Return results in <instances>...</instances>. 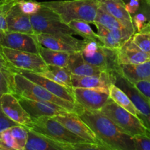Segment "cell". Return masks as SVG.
<instances>
[{
  "label": "cell",
  "mask_w": 150,
  "mask_h": 150,
  "mask_svg": "<svg viewBox=\"0 0 150 150\" xmlns=\"http://www.w3.org/2000/svg\"><path fill=\"white\" fill-rule=\"evenodd\" d=\"M76 114L94 132L100 143L111 150H136L134 139L100 111H89L78 104Z\"/></svg>",
  "instance_id": "cell-1"
},
{
  "label": "cell",
  "mask_w": 150,
  "mask_h": 150,
  "mask_svg": "<svg viewBox=\"0 0 150 150\" xmlns=\"http://www.w3.org/2000/svg\"><path fill=\"white\" fill-rule=\"evenodd\" d=\"M40 3L55 12L66 24L73 20L94 23L99 7V0H59Z\"/></svg>",
  "instance_id": "cell-2"
},
{
  "label": "cell",
  "mask_w": 150,
  "mask_h": 150,
  "mask_svg": "<svg viewBox=\"0 0 150 150\" xmlns=\"http://www.w3.org/2000/svg\"><path fill=\"white\" fill-rule=\"evenodd\" d=\"M12 94L24 97L35 100L49 102L65 108L70 112L76 113L78 108L77 103L69 102L58 98L42 86L31 81L18 73L10 74Z\"/></svg>",
  "instance_id": "cell-3"
},
{
  "label": "cell",
  "mask_w": 150,
  "mask_h": 150,
  "mask_svg": "<svg viewBox=\"0 0 150 150\" xmlns=\"http://www.w3.org/2000/svg\"><path fill=\"white\" fill-rule=\"evenodd\" d=\"M100 111L111 119L123 131L133 137L147 134L148 130L139 117L117 105L111 98Z\"/></svg>",
  "instance_id": "cell-4"
},
{
  "label": "cell",
  "mask_w": 150,
  "mask_h": 150,
  "mask_svg": "<svg viewBox=\"0 0 150 150\" xmlns=\"http://www.w3.org/2000/svg\"><path fill=\"white\" fill-rule=\"evenodd\" d=\"M30 21L34 35H75L55 12L43 5L38 13L30 16Z\"/></svg>",
  "instance_id": "cell-5"
},
{
  "label": "cell",
  "mask_w": 150,
  "mask_h": 150,
  "mask_svg": "<svg viewBox=\"0 0 150 150\" xmlns=\"http://www.w3.org/2000/svg\"><path fill=\"white\" fill-rule=\"evenodd\" d=\"M29 130L50 138L62 143L74 144L84 142L81 138L67 130L53 117H42L32 120V125Z\"/></svg>",
  "instance_id": "cell-6"
},
{
  "label": "cell",
  "mask_w": 150,
  "mask_h": 150,
  "mask_svg": "<svg viewBox=\"0 0 150 150\" xmlns=\"http://www.w3.org/2000/svg\"><path fill=\"white\" fill-rule=\"evenodd\" d=\"M2 55L6 61L15 69L40 73L47 68V64L39 54L2 47Z\"/></svg>",
  "instance_id": "cell-7"
},
{
  "label": "cell",
  "mask_w": 150,
  "mask_h": 150,
  "mask_svg": "<svg viewBox=\"0 0 150 150\" xmlns=\"http://www.w3.org/2000/svg\"><path fill=\"white\" fill-rule=\"evenodd\" d=\"M40 45L49 49L69 54L81 51L86 45L84 40H81L71 35H35Z\"/></svg>",
  "instance_id": "cell-8"
},
{
  "label": "cell",
  "mask_w": 150,
  "mask_h": 150,
  "mask_svg": "<svg viewBox=\"0 0 150 150\" xmlns=\"http://www.w3.org/2000/svg\"><path fill=\"white\" fill-rule=\"evenodd\" d=\"M114 84L127 94L139 113V118L142 120L146 129L150 130V103L149 100L139 92L131 83L120 74L116 76Z\"/></svg>",
  "instance_id": "cell-9"
},
{
  "label": "cell",
  "mask_w": 150,
  "mask_h": 150,
  "mask_svg": "<svg viewBox=\"0 0 150 150\" xmlns=\"http://www.w3.org/2000/svg\"><path fill=\"white\" fill-rule=\"evenodd\" d=\"M12 73H19V74L22 75V76H24L27 79L30 80L31 81L42 86L46 90L51 92L53 95H56L58 98L64 100L76 103H75L74 95H73V89L72 88H69L67 87V86H62L61 84H59V83L44 77L42 75L39 74V73H34V72L18 70V69L14 68L13 71H12Z\"/></svg>",
  "instance_id": "cell-10"
},
{
  "label": "cell",
  "mask_w": 150,
  "mask_h": 150,
  "mask_svg": "<svg viewBox=\"0 0 150 150\" xmlns=\"http://www.w3.org/2000/svg\"><path fill=\"white\" fill-rule=\"evenodd\" d=\"M15 96L18 98L21 106L29 114L32 120L39 117H54L65 112H70L65 108L51 103L35 100L19 95Z\"/></svg>",
  "instance_id": "cell-11"
},
{
  "label": "cell",
  "mask_w": 150,
  "mask_h": 150,
  "mask_svg": "<svg viewBox=\"0 0 150 150\" xmlns=\"http://www.w3.org/2000/svg\"><path fill=\"white\" fill-rule=\"evenodd\" d=\"M0 108L2 112L12 121L27 129L31 127L32 125V119L13 94H4L0 98Z\"/></svg>",
  "instance_id": "cell-12"
},
{
  "label": "cell",
  "mask_w": 150,
  "mask_h": 150,
  "mask_svg": "<svg viewBox=\"0 0 150 150\" xmlns=\"http://www.w3.org/2000/svg\"><path fill=\"white\" fill-rule=\"evenodd\" d=\"M53 117L71 133L81 138L85 142L99 143L94 132L76 113L65 112Z\"/></svg>",
  "instance_id": "cell-13"
},
{
  "label": "cell",
  "mask_w": 150,
  "mask_h": 150,
  "mask_svg": "<svg viewBox=\"0 0 150 150\" xmlns=\"http://www.w3.org/2000/svg\"><path fill=\"white\" fill-rule=\"evenodd\" d=\"M75 103L89 111H100L109 100L108 92L93 89L73 88Z\"/></svg>",
  "instance_id": "cell-14"
},
{
  "label": "cell",
  "mask_w": 150,
  "mask_h": 150,
  "mask_svg": "<svg viewBox=\"0 0 150 150\" xmlns=\"http://www.w3.org/2000/svg\"><path fill=\"white\" fill-rule=\"evenodd\" d=\"M83 57L89 64L100 67L104 71L114 74L119 73L120 64L117 58V49H111L99 45L92 54L83 56Z\"/></svg>",
  "instance_id": "cell-15"
},
{
  "label": "cell",
  "mask_w": 150,
  "mask_h": 150,
  "mask_svg": "<svg viewBox=\"0 0 150 150\" xmlns=\"http://www.w3.org/2000/svg\"><path fill=\"white\" fill-rule=\"evenodd\" d=\"M119 73H111L103 71L100 76H76L71 75L73 88L93 89L104 92H108L111 84L114 83L116 76Z\"/></svg>",
  "instance_id": "cell-16"
},
{
  "label": "cell",
  "mask_w": 150,
  "mask_h": 150,
  "mask_svg": "<svg viewBox=\"0 0 150 150\" xmlns=\"http://www.w3.org/2000/svg\"><path fill=\"white\" fill-rule=\"evenodd\" d=\"M1 45L11 49L39 54L40 44L35 35L6 32L1 41Z\"/></svg>",
  "instance_id": "cell-17"
},
{
  "label": "cell",
  "mask_w": 150,
  "mask_h": 150,
  "mask_svg": "<svg viewBox=\"0 0 150 150\" xmlns=\"http://www.w3.org/2000/svg\"><path fill=\"white\" fill-rule=\"evenodd\" d=\"M6 22L7 32L34 35L30 16L22 13L18 5V2L9 10L6 16Z\"/></svg>",
  "instance_id": "cell-18"
},
{
  "label": "cell",
  "mask_w": 150,
  "mask_h": 150,
  "mask_svg": "<svg viewBox=\"0 0 150 150\" xmlns=\"http://www.w3.org/2000/svg\"><path fill=\"white\" fill-rule=\"evenodd\" d=\"M98 29L100 41L104 47L111 49H118L125 42L128 40L133 34L127 29L120 30H108L98 23H94Z\"/></svg>",
  "instance_id": "cell-19"
},
{
  "label": "cell",
  "mask_w": 150,
  "mask_h": 150,
  "mask_svg": "<svg viewBox=\"0 0 150 150\" xmlns=\"http://www.w3.org/2000/svg\"><path fill=\"white\" fill-rule=\"evenodd\" d=\"M28 130V138L24 150H72L71 144L62 143Z\"/></svg>",
  "instance_id": "cell-20"
},
{
  "label": "cell",
  "mask_w": 150,
  "mask_h": 150,
  "mask_svg": "<svg viewBox=\"0 0 150 150\" xmlns=\"http://www.w3.org/2000/svg\"><path fill=\"white\" fill-rule=\"evenodd\" d=\"M99 5L117 19L133 35L135 34L136 31L132 17L126 10L125 4L123 0H99Z\"/></svg>",
  "instance_id": "cell-21"
},
{
  "label": "cell",
  "mask_w": 150,
  "mask_h": 150,
  "mask_svg": "<svg viewBox=\"0 0 150 150\" xmlns=\"http://www.w3.org/2000/svg\"><path fill=\"white\" fill-rule=\"evenodd\" d=\"M119 64H141L150 60V55L141 50L130 38L117 49Z\"/></svg>",
  "instance_id": "cell-22"
},
{
  "label": "cell",
  "mask_w": 150,
  "mask_h": 150,
  "mask_svg": "<svg viewBox=\"0 0 150 150\" xmlns=\"http://www.w3.org/2000/svg\"><path fill=\"white\" fill-rule=\"evenodd\" d=\"M119 74L131 83L141 81H150V60L141 64H120Z\"/></svg>",
  "instance_id": "cell-23"
},
{
  "label": "cell",
  "mask_w": 150,
  "mask_h": 150,
  "mask_svg": "<svg viewBox=\"0 0 150 150\" xmlns=\"http://www.w3.org/2000/svg\"><path fill=\"white\" fill-rule=\"evenodd\" d=\"M67 68L72 75L76 76H100L104 71L100 67L92 65L85 61L81 51L70 54Z\"/></svg>",
  "instance_id": "cell-24"
},
{
  "label": "cell",
  "mask_w": 150,
  "mask_h": 150,
  "mask_svg": "<svg viewBox=\"0 0 150 150\" xmlns=\"http://www.w3.org/2000/svg\"><path fill=\"white\" fill-rule=\"evenodd\" d=\"M39 54L47 65L67 67L70 54L63 51H54L40 45Z\"/></svg>",
  "instance_id": "cell-25"
},
{
  "label": "cell",
  "mask_w": 150,
  "mask_h": 150,
  "mask_svg": "<svg viewBox=\"0 0 150 150\" xmlns=\"http://www.w3.org/2000/svg\"><path fill=\"white\" fill-rule=\"evenodd\" d=\"M108 95H109V98L115 103H117L124 109L127 110L130 114L139 117V113L132 101L130 100V98L122 89L118 87L117 85L114 83L111 84V86L108 88Z\"/></svg>",
  "instance_id": "cell-26"
},
{
  "label": "cell",
  "mask_w": 150,
  "mask_h": 150,
  "mask_svg": "<svg viewBox=\"0 0 150 150\" xmlns=\"http://www.w3.org/2000/svg\"><path fill=\"white\" fill-rule=\"evenodd\" d=\"M67 25L74 32L75 35H80L83 38L85 42L93 41L103 45L97 33L92 30L87 22L81 20H73L67 23Z\"/></svg>",
  "instance_id": "cell-27"
},
{
  "label": "cell",
  "mask_w": 150,
  "mask_h": 150,
  "mask_svg": "<svg viewBox=\"0 0 150 150\" xmlns=\"http://www.w3.org/2000/svg\"><path fill=\"white\" fill-rule=\"evenodd\" d=\"M94 23H98L108 30H120L126 29L117 19L107 13L99 5L96 18Z\"/></svg>",
  "instance_id": "cell-28"
},
{
  "label": "cell",
  "mask_w": 150,
  "mask_h": 150,
  "mask_svg": "<svg viewBox=\"0 0 150 150\" xmlns=\"http://www.w3.org/2000/svg\"><path fill=\"white\" fill-rule=\"evenodd\" d=\"M131 17L136 32H140L147 26L149 22L150 6L146 4V1L144 0L137 13H135Z\"/></svg>",
  "instance_id": "cell-29"
},
{
  "label": "cell",
  "mask_w": 150,
  "mask_h": 150,
  "mask_svg": "<svg viewBox=\"0 0 150 150\" xmlns=\"http://www.w3.org/2000/svg\"><path fill=\"white\" fill-rule=\"evenodd\" d=\"M131 38L141 50L150 55V32L148 25L142 31L133 34Z\"/></svg>",
  "instance_id": "cell-30"
},
{
  "label": "cell",
  "mask_w": 150,
  "mask_h": 150,
  "mask_svg": "<svg viewBox=\"0 0 150 150\" xmlns=\"http://www.w3.org/2000/svg\"><path fill=\"white\" fill-rule=\"evenodd\" d=\"M11 134L20 150H24L28 138V130L21 125H16L10 128Z\"/></svg>",
  "instance_id": "cell-31"
},
{
  "label": "cell",
  "mask_w": 150,
  "mask_h": 150,
  "mask_svg": "<svg viewBox=\"0 0 150 150\" xmlns=\"http://www.w3.org/2000/svg\"><path fill=\"white\" fill-rule=\"evenodd\" d=\"M47 69L51 73H54L59 79L62 81L64 84L70 88L72 87L71 83V73L67 67H59V66L47 65Z\"/></svg>",
  "instance_id": "cell-32"
},
{
  "label": "cell",
  "mask_w": 150,
  "mask_h": 150,
  "mask_svg": "<svg viewBox=\"0 0 150 150\" xmlns=\"http://www.w3.org/2000/svg\"><path fill=\"white\" fill-rule=\"evenodd\" d=\"M18 0H0V31H7L6 16L9 10L18 2Z\"/></svg>",
  "instance_id": "cell-33"
},
{
  "label": "cell",
  "mask_w": 150,
  "mask_h": 150,
  "mask_svg": "<svg viewBox=\"0 0 150 150\" xmlns=\"http://www.w3.org/2000/svg\"><path fill=\"white\" fill-rule=\"evenodd\" d=\"M18 5L22 13L29 16L38 13L42 7L41 3L35 0H18Z\"/></svg>",
  "instance_id": "cell-34"
},
{
  "label": "cell",
  "mask_w": 150,
  "mask_h": 150,
  "mask_svg": "<svg viewBox=\"0 0 150 150\" xmlns=\"http://www.w3.org/2000/svg\"><path fill=\"white\" fill-rule=\"evenodd\" d=\"M72 150H111L101 143L95 142H81L71 144Z\"/></svg>",
  "instance_id": "cell-35"
},
{
  "label": "cell",
  "mask_w": 150,
  "mask_h": 150,
  "mask_svg": "<svg viewBox=\"0 0 150 150\" xmlns=\"http://www.w3.org/2000/svg\"><path fill=\"white\" fill-rule=\"evenodd\" d=\"M10 72L0 71V98L7 93H12Z\"/></svg>",
  "instance_id": "cell-36"
},
{
  "label": "cell",
  "mask_w": 150,
  "mask_h": 150,
  "mask_svg": "<svg viewBox=\"0 0 150 150\" xmlns=\"http://www.w3.org/2000/svg\"><path fill=\"white\" fill-rule=\"evenodd\" d=\"M136 150H150V135H139L133 137Z\"/></svg>",
  "instance_id": "cell-37"
},
{
  "label": "cell",
  "mask_w": 150,
  "mask_h": 150,
  "mask_svg": "<svg viewBox=\"0 0 150 150\" xmlns=\"http://www.w3.org/2000/svg\"><path fill=\"white\" fill-rule=\"evenodd\" d=\"M139 92H140L145 98L150 100V81H141L132 83Z\"/></svg>",
  "instance_id": "cell-38"
},
{
  "label": "cell",
  "mask_w": 150,
  "mask_h": 150,
  "mask_svg": "<svg viewBox=\"0 0 150 150\" xmlns=\"http://www.w3.org/2000/svg\"><path fill=\"white\" fill-rule=\"evenodd\" d=\"M16 125H18L17 123H16L15 122L12 121L10 119H9L2 112L1 108H0V133Z\"/></svg>",
  "instance_id": "cell-39"
},
{
  "label": "cell",
  "mask_w": 150,
  "mask_h": 150,
  "mask_svg": "<svg viewBox=\"0 0 150 150\" xmlns=\"http://www.w3.org/2000/svg\"><path fill=\"white\" fill-rule=\"evenodd\" d=\"M143 1L144 0H129L127 3H125L126 10L130 16H133L139 10Z\"/></svg>",
  "instance_id": "cell-40"
},
{
  "label": "cell",
  "mask_w": 150,
  "mask_h": 150,
  "mask_svg": "<svg viewBox=\"0 0 150 150\" xmlns=\"http://www.w3.org/2000/svg\"><path fill=\"white\" fill-rule=\"evenodd\" d=\"M13 69L14 68L6 61L5 59L1 57V56H0V71H6L12 73Z\"/></svg>",
  "instance_id": "cell-41"
},
{
  "label": "cell",
  "mask_w": 150,
  "mask_h": 150,
  "mask_svg": "<svg viewBox=\"0 0 150 150\" xmlns=\"http://www.w3.org/2000/svg\"><path fill=\"white\" fill-rule=\"evenodd\" d=\"M4 32L0 31V56L3 57L2 55V45H1V41H2L3 37H4Z\"/></svg>",
  "instance_id": "cell-42"
},
{
  "label": "cell",
  "mask_w": 150,
  "mask_h": 150,
  "mask_svg": "<svg viewBox=\"0 0 150 150\" xmlns=\"http://www.w3.org/2000/svg\"><path fill=\"white\" fill-rule=\"evenodd\" d=\"M145 1H146V3L147 4H149V5L150 6V0H144Z\"/></svg>",
  "instance_id": "cell-43"
},
{
  "label": "cell",
  "mask_w": 150,
  "mask_h": 150,
  "mask_svg": "<svg viewBox=\"0 0 150 150\" xmlns=\"http://www.w3.org/2000/svg\"><path fill=\"white\" fill-rule=\"evenodd\" d=\"M148 27H149V32H150V20H149V23H148Z\"/></svg>",
  "instance_id": "cell-44"
},
{
  "label": "cell",
  "mask_w": 150,
  "mask_h": 150,
  "mask_svg": "<svg viewBox=\"0 0 150 150\" xmlns=\"http://www.w3.org/2000/svg\"><path fill=\"white\" fill-rule=\"evenodd\" d=\"M128 1H129V0H123V1L125 2V3H127Z\"/></svg>",
  "instance_id": "cell-45"
},
{
  "label": "cell",
  "mask_w": 150,
  "mask_h": 150,
  "mask_svg": "<svg viewBox=\"0 0 150 150\" xmlns=\"http://www.w3.org/2000/svg\"><path fill=\"white\" fill-rule=\"evenodd\" d=\"M147 133H148V134H149V135H150V130H148Z\"/></svg>",
  "instance_id": "cell-46"
},
{
  "label": "cell",
  "mask_w": 150,
  "mask_h": 150,
  "mask_svg": "<svg viewBox=\"0 0 150 150\" xmlns=\"http://www.w3.org/2000/svg\"><path fill=\"white\" fill-rule=\"evenodd\" d=\"M149 103H150V100H149Z\"/></svg>",
  "instance_id": "cell-47"
}]
</instances>
